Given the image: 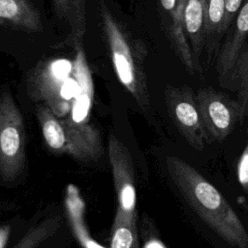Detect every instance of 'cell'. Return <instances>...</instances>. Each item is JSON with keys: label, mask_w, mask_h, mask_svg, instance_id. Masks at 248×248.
I'll return each mask as SVG.
<instances>
[{"label": "cell", "mask_w": 248, "mask_h": 248, "mask_svg": "<svg viewBox=\"0 0 248 248\" xmlns=\"http://www.w3.org/2000/svg\"><path fill=\"white\" fill-rule=\"evenodd\" d=\"M244 1L245 0H225L224 35L227 34Z\"/></svg>", "instance_id": "obj_20"}, {"label": "cell", "mask_w": 248, "mask_h": 248, "mask_svg": "<svg viewBox=\"0 0 248 248\" xmlns=\"http://www.w3.org/2000/svg\"><path fill=\"white\" fill-rule=\"evenodd\" d=\"M74 48L76 50L75 60L73 62L74 74L80 86V93L78 96L71 112L65 117H69L78 122H88L87 118L94 93L92 75L86 60L83 43L76 44Z\"/></svg>", "instance_id": "obj_11"}, {"label": "cell", "mask_w": 248, "mask_h": 248, "mask_svg": "<svg viewBox=\"0 0 248 248\" xmlns=\"http://www.w3.org/2000/svg\"><path fill=\"white\" fill-rule=\"evenodd\" d=\"M188 0H159L164 29L170 45L190 74H195L193 52L184 29V13Z\"/></svg>", "instance_id": "obj_9"}, {"label": "cell", "mask_w": 248, "mask_h": 248, "mask_svg": "<svg viewBox=\"0 0 248 248\" xmlns=\"http://www.w3.org/2000/svg\"><path fill=\"white\" fill-rule=\"evenodd\" d=\"M237 93V101L241 106L243 120L248 117V47L243 49L234 67L222 84Z\"/></svg>", "instance_id": "obj_16"}, {"label": "cell", "mask_w": 248, "mask_h": 248, "mask_svg": "<svg viewBox=\"0 0 248 248\" xmlns=\"http://www.w3.org/2000/svg\"><path fill=\"white\" fill-rule=\"evenodd\" d=\"M0 22L23 32L43 30L40 13L30 0H0Z\"/></svg>", "instance_id": "obj_12"}, {"label": "cell", "mask_w": 248, "mask_h": 248, "mask_svg": "<svg viewBox=\"0 0 248 248\" xmlns=\"http://www.w3.org/2000/svg\"><path fill=\"white\" fill-rule=\"evenodd\" d=\"M98 9L115 75L147 117L151 113V104L144 69L146 48L140 40L129 35L104 0H99Z\"/></svg>", "instance_id": "obj_2"}, {"label": "cell", "mask_w": 248, "mask_h": 248, "mask_svg": "<svg viewBox=\"0 0 248 248\" xmlns=\"http://www.w3.org/2000/svg\"><path fill=\"white\" fill-rule=\"evenodd\" d=\"M109 248H139L136 221L116 212L111 228Z\"/></svg>", "instance_id": "obj_17"}, {"label": "cell", "mask_w": 248, "mask_h": 248, "mask_svg": "<svg viewBox=\"0 0 248 248\" xmlns=\"http://www.w3.org/2000/svg\"><path fill=\"white\" fill-rule=\"evenodd\" d=\"M28 97L48 107L57 116H67L80 93L74 66L67 59H45L38 62L26 78Z\"/></svg>", "instance_id": "obj_4"}, {"label": "cell", "mask_w": 248, "mask_h": 248, "mask_svg": "<svg viewBox=\"0 0 248 248\" xmlns=\"http://www.w3.org/2000/svg\"><path fill=\"white\" fill-rule=\"evenodd\" d=\"M56 16L64 21L70 31L62 46H73L83 43L86 32V0H52Z\"/></svg>", "instance_id": "obj_13"}, {"label": "cell", "mask_w": 248, "mask_h": 248, "mask_svg": "<svg viewBox=\"0 0 248 248\" xmlns=\"http://www.w3.org/2000/svg\"><path fill=\"white\" fill-rule=\"evenodd\" d=\"M248 36V0H245L232 24L227 32L226 39L217 55L216 70L220 83L227 79L244 49Z\"/></svg>", "instance_id": "obj_10"}, {"label": "cell", "mask_w": 248, "mask_h": 248, "mask_svg": "<svg viewBox=\"0 0 248 248\" xmlns=\"http://www.w3.org/2000/svg\"><path fill=\"white\" fill-rule=\"evenodd\" d=\"M108 152L116 194V212L136 221L137 195L131 153L126 144L112 134L108 138Z\"/></svg>", "instance_id": "obj_8"}, {"label": "cell", "mask_w": 248, "mask_h": 248, "mask_svg": "<svg viewBox=\"0 0 248 248\" xmlns=\"http://www.w3.org/2000/svg\"><path fill=\"white\" fill-rule=\"evenodd\" d=\"M11 233V228L8 225H3L0 228V248H6Z\"/></svg>", "instance_id": "obj_21"}, {"label": "cell", "mask_w": 248, "mask_h": 248, "mask_svg": "<svg viewBox=\"0 0 248 248\" xmlns=\"http://www.w3.org/2000/svg\"><path fill=\"white\" fill-rule=\"evenodd\" d=\"M166 169L191 209L224 248H248V223L196 168L167 156Z\"/></svg>", "instance_id": "obj_1"}, {"label": "cell", "mask_w": 248, "mask_h": 248, "mask_svg": "<svg viewBox=\"0 0 248 248\" xmlns=\"http://www.w3.org/2000/svg\"><path fill=\"white\" fill-rule=\"evenodd\" d=\"M236 177L242 191L248 194V140L236 164Z\"/></svg>", "instance_id": "obj_19"}, {"label": "cell", "mask_w": 248, "mask_h": 248, "mask_svg": "<svg viewBox=\"0 0 248 248\" xmlns=\"http://www.w3.org/2000/svg\"><path fill=\"white\" fill-rule=\"evenodd\" d=\"M204 12L205 47L208 57L212 56L224 36L225 0H202Z\"/></svg>", "instance_id": "obj_15"}, {"label": "cell", "mask_w": 248, "mask_h": 248, "mask_svg": "<svg viewBox=\"0 0 248 248\" xmlns=\"http://www.w3.org/2000/svg\"><path fill=\"white\" fill-rule=\"evenodd\" d=\"M165 101L169 115L183 138L196 150H203L205 144L211 140L204 128L193 90L188 86L168 85Z\"/></svg>", "instance_id": "obj_6"}, {"label": "cell", "mask_w": 248, "mask_h": 248, "mask_svg": "<svg viewBox=\"0 0 248 248\" xmlns=\"http://www.w3.org/2000/svg\"><path fill=\"white\" fill-rule=\"evenodd\" d=\"M59 227V218L51 217L46 219L40 224L30 228V230L12 248H37L46 239L55 234Z\"/></svg>", "instance_id": "obj_18"}, {"label": "cell", "mask_w": 248, "mask_h": 248, "mask_svg": "<svg viewBox=\"0 0 248 248\" xmlns=\"http://www.w3.org/2000/svg\"><path fill=\"white\" fill-rule=\"evenodd\" d=\"M36 116L46 146L81 162L98 160L104 153L99 130L89 122L57 116L48 107L39 104Z\"/></svg>", "instance_id": "obj_3"}, {"label": "cell", "mask_w": 248, "mask_h": 248, "mask_svg": "<svg viewBox=\"0 0 248 248\" xmlns=\"http://www.w3.org/2000/svg\"><path fill=\"white\" fill-rule=\"evenodd\" d=\"M184 29L193 52L196 71L201 72V55L205 46L202 0H188L184 13Z\"/></svg>", "instance_id": "obj_14"}, {"label": "cell", "mask_w": 248, "mask_h": 248, "mask_svg": "<svg viewBox=\"0 0 248 248\" xmlns=\"http://www.w3.org/2000/svg\"><path fill=\"white\" fill-rule=\"evenodd\" d=\"M26 165L24 119L9 88L0 96V177L4 183L16 181Z\"/></svg>", "instance_id": "obj_5"}, {"label": "cell", "mask_w": 248, "mask_h": 248, "mask_svg": "<svg viewBox=\"0 0 248 248\" xmlns=\"http://www.w3.org/2000/svg\"><path fill=\"white\" fill-rule=\"evenodd\" d=\"M198 107L204 128L211 141L222 142L243 121L241 106L237 100L211 87L198 90Z\"/></svg>", "instance_id": "obj_7"}]
</instances>
